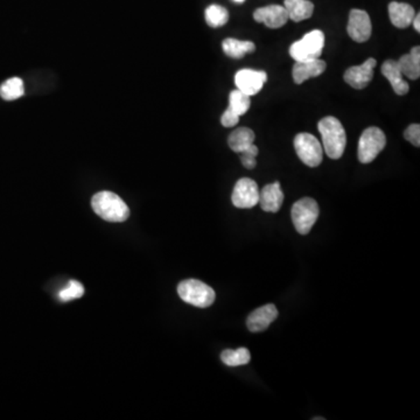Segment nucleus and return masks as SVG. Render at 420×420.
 <instances>
[{"label":"nucleus","instance_id":"1","mask_svg":"<svg viewBox=\"0 0 420 420\" xmlns=\"http://www.w3.org/2000/svg\"><path fill=\"white\" fill-rule=\"evenodd\" d=\"M318 128L326 154L330 159H340L347 145V135L344 125L337 118L328 116L319 121Z\"/></svg>","mask_w":420,"mask_h":420},{"label":"nucleus","instance_id":"2","mask_svg":"<svg viewBox=\"0 0 420 420\" xmlns=\"http://www.w3.org/2000/svg\"><path fill=\"white\" fill-rule=\"evenodd\" d=\"M94 212L108 222H124L130 216V210L117 194L112 192H99L92 196Z\"/></svg>","mask_w":420,"mask_h":420},{"label":"nucleus","instance_id":"3","mask_svg":"<svg viewBox=\"0 0 420 420\" xmlns=\"http://www.w3.org/2000/svg\"><path fill=\"white\" fill-rule=\"evenodd\" d=\"M325 47V34L322 31L314 30L307 33L289 47V55L296 62L320 59Z\"/></svg>","mask_w":420,"mask_h":420},{"label":"nucleus","instance_id":"4","mask_svg":"<svg viewBox=\"0 0 420 420\" xmlns=\"http://www.w3.org/2000/svg\"><path fill=\"white\" fill-rule=\"evenodd\" d=\"M178 294L185 303L200 308L212 306L215 301V291L196 279H187L178 286Z\"/></svg>","mask_w":420,"mask_h":420},{"label":"nucleus","instance_id":"5","mask_svg":"<svg viewBox=\"0 0 420 420\" xmlns=\"http://www.w3.org/2000/svg\"><path fill=\"white\" fill-rule=\"evenodd\" d=\"M387 145V138L380 128H368L362 133L358 140V160L362 164H370L376 159L377 156L383 151Z\"/></svg>","mask_w":420,"mask_h":420},{"label":"nucleus","instance_id":"6","mask_svg":"<svg viewBox=\"0 0 420 420\" xmlns=\"http://www.w3.org/2000/svg\"><path fill=\"white\" fill-rule=\"evenodd\" d=\"M320 209L315 200L311 198L300 199L293 205L291 210L292 222L300 235H307L311 231L318 219Z\"/></svg>","mask_w":420,"mask_h":420},{"label":"nucleus","instance_id":"7","mask_svg":"<svg viewBox=\"0 0 420 420\" xmlns=\"http://www.w3.org/2000/svg\"><path fill=\"white\" fill-rule=\"evenodd\" d=\"M294 149L300 160L308 167H318L324 159L322 145L311 133H299L294 138Z\"/></svg>","mask_w":420,"mask_h":420},{"label":"nucleus","instance_id":"8","mask_svg":"<svg viewBox=\"0 0 420 420\" xmlns=\"http://www.w3.org/2000/svg\"><path fill=\"white\" fill-rule=\"evenodd\" d=\"M231 201L236 208H253L260 201V188L255 181L249 178H242L235 185Z\"/></svg>","mask_w":420,"mask_h":420},{"label":"nucleus","instance_id":"9","mask_svg":"<svg viewBox=\"0 0 420 420\" xmlns=\"http://www.w3.org/2000/svg\"><path fill=\"white\" fill-rule=\"evenodd\" d=\"M371 20L366 11L363 10H351L348 22V35L356 42H366L371 37Z\"/></svg>","mask_w":420,"mask_h":420},{"label":"nucleus","instance_id":"10","mask_svg":"<svg viewBox=\"0 0 420 420\" xmlns=\"http://www.w3.org/2000/svg\"><path fill=\"white\" fill-rule=\"evenodd\" d=\"M267 81V74L263 70L242 69L235 76V83L238 90L249 96L258 94Z\"/></svg>","mask_w":420,"mask_h":420},{"label":"nucleus","instance_id":"11","mask_svg":"<svg viewBox=\"0 0 420 420\" xmlns=\"http://www.w3.org/2000/svg\"><path fill=\"white\" fill-rule=\"evenodd\" d=\"M376 60L370 58L361 66L351 67L344 73V81L354 89H364L371 82L373 69L376 68Z\"/></svg>","mask_w":420,"mask_h":420},{"label":"nucleus","instance_id":"12","mask_svg":"<svg viewBox=\"0 0 420 420\" xmlns=\"http://www.w3.org/2000/svg\"><path fill=\"white\" fill-rule=\"evenodd\" d=\"M253 19L274 30L286 25V22H289V15L284 6L269 5L265 8H257L256 11L253 12Z\"/></svg>","mask_w":420,"mask_h":420},{"label":"nucleus","instance_id":"13","mask_svg":"<svg viewBox=\"0 0 420 420\" xmlns=\"http://www.w3.org/2000/svg\"><path fill=\"white\" fill-rule=\"evenodd\" d=\"M278 318L277 307L272 303H267L257 308L249 315L246 326L249 330L252 333L263 332L269 328V326Z\"/></svg>","mask_w":420,"mask_h":420},{"label":"nucleus","instance_id":"14","mask_svg":"<svg viewBox=\"0 0 420 420\" xmlns=\"http://www.w3.org/2000/svg\"><path fill=\"white\" fill-rule=\"evenodd\" d=\"M284 202V193H283L280 183H274L267 185L260 192V207L264 212H278L282 208Z\"/></svg>","mask_w":420,"mask_h":420},{"label":"nucleus","instance_id":"15","mask_svg":"<svg viewBox=\"0 0 420 420\" xmlns=\"http://www.w3.org/2000/svg\"><path fill=\"white\" fill-rule=\"evenodd\" d=\"M326 67L327 65L325 61L320 59L296 62L293 66V80L296 84L303 83L310 78L320 76L322 73H325Z\"/></svg>","mask_w":420,"mask_h":420},{"label":"nucleus","instance_id":"16","mask_svg":"<svg viewBox=\"0 0 420 420\" xmlns=\"http://www.w3.org/2000/svg\"><path fill=\"white\" fill-rule=\"evenodd\" d=\"M380 72L384 77L391 83L394 92L399 96H404L409 92V83L404 80V75L399 70L397 61L395 60H387L382 65Z\"/></svg>","mask_w":420,"mask_h":420},{"label":"nucleus","instance_id":"17","mask_svg":"<svg viewBox=\"0 0 420 420\" xmlns=\"http://www.w3.org/2000/svg\"><path fill=\"white\" fill-rule=\"evenodd\" d=\"M389 15L392 25L397 28H408L412 24L416 11L411 5L392 1L389 5Z\"/></svg>","mask_w":420,"mask_h":420},{"label":"nucleus","instance_id":"18","mask_svg":"<svg viewBox=\"0 0 420 420\" xmlns=\"http://www.w3.org/2000/svg\"><path fill=\"white\" fill-rule=\"evenodd\" d=\"M284 8L289 15V19L294 22L311 18L314 12V5L310 0H285Z\"/></svg>","mask_w":420,"mask_h":420},{"label":"nucleus","instance_id":"19","mask_svg":"<svg viewBox=\"0 0 420 420\" xmlns=\"http://www.w3.org/2000/svg\"><path fill=\"white\" fill-rule=\"evenodd\" d=\"M399 70L410 80H418L420 76V48L413 47L409 54L403 55L397 61Z\"/></svg>","mask_w":420,"mask_h":420},{"label":"nucleus","instance_id":"20","mask_svg":"<svg viewBox=\"0 0 420 420\" xmlns=\"http://www.w3.org/2000/svg\"><path fill=\"white\" fill-rule=\"evenodd\" d=\"M255 142V132L249 128H238L231 132L228 139V144L231 150L236 153H242L251 146Z\"/></svg>","mask_w":420,"mask_h":420},{"label":"nucleus","instance_id":"21","mask_svg":"<svg viewBox=\"0 0 420 420\" xmlns=\"http://www.w3.org/2000/svg\"><path fill=\"white\" fill-rule=\"evenodd\" d=\"M223 51L233 59H242L244 55L256 51V46L251 41H241L228 37L223 41Z\"/></svg>","mask_w":420,"mask_h":420},{"label":"nucleus","instance_id":"22","mask_svg":"<svg viewBox=\"0 0 420 420\" xmlns=\"http://www.w3.org/2000/svg\"><path fill=\"white\" fill-rule=\"evenodd\" d=\"M221 360L228 367L245 366L251 360V355L246 348H238L235 351L227 349L221 354Z\"/></svg>","mask_w":420,"mask_h":420},{"label":"nucleus","instance_id":"23","mask_svg":"<svg viewBox=\"0 0 420 420\" xmlns=\"http://www.w3.org/2000/svg\"><path fill=\"white\" fill-rule=\"evenodd\" d=\"M251 106V101H250V96L246 95L244 92H242L241 90H234L230 92L229 96V108L231 112L237 115V116H243V115L248 112Z\"/></svg>","mask_w":420,"mask_h":420},{"label":"nucleus","instance_id":"24","mask_svg":"<svg viewBox=\"0 0 420 420\" xmlns=\"http://www.w3.org/2000/svg\"><path fill=\"white\" fill-rule=\"evenodd\" d=\"M24 95V82L19 77H12L1 84L0 96L5 101H15Z\"/></svg>","mask_w":420,"mask_h":420},{"label":"nucleus","instance_id":"25","mask_svg":"<svg viewBox=\"0 0 420 420\" xmlns=\"http://www.w3.org/2000/svg\"><path fill=\"white\" fill-rule=\"evenodd\" d=\"M229 20V12L227 8L219 6V5H210L205 10V22L210 27L217 28L224 26Z\"/></svg>","mask_w":420,"mask_h":420},{"label":"nucleus","instance_id":"26","mask_svg":"<svg viewBox=\"0 0 420 420\" xmlns=\"http://www.w3.org/2000/svg\"><path fill=\"white\" fill-rule=\"evenodd\" d=\"M84 294V287L81 283L76 280H70L69 284L66 289L60 291L59 298L61 301H72V300L78 299Z\"/></svg>","mask_w":420,"mask_h":420},{"label":"nucleus","instance_id":"27","mask_svg":"<svg viewBox=\"0 0 420 420\" xmlns=\"http://www.w3.org/2000/svg\"><path fill=\"white\" fill-rule=\"evenodd\" d=\"M404 138L409 140L413 146H420V126L419 124H411L404 132Z\"/></svg>","mask_w":420,"mask_h":420},{"label":"nucleus","instance_id":"28","mask_svg":"<svg viewBox=\"0 0 420 420\" xmlns=\"http://www.w3.org/2000/svg\"><path fill=\"white\" fill-rule=\"evenodd\" d=\"M238 121H240V116L231 112L229 109L226 110L221 117V123L224 128H233L235 125L238 124Z\"/></svg>","mask_w":420,"mask_h":420},{"label":"nucleus","instance_id":"29","mask_svg":"<svg viewBox=\"0 0 420 420\" xmlns=\"http://www.w3.org/2000/svg\"><path fill=\"white\" fill-rule=\"evenodd\" d=\"M241 160L243 166L245 168H248V169H253V168L256 167V157H253L251 154L243 152V153H241Z\"/></svg>","mask_w":420,"mask_h":420},{"label":"nucleus","instance_id":"30","mask_svg":"<svg viewBox=\"0 0 420 420\" xmlns=\"http://www.w3.org/2000/svg\"><path fill=\"white\" fill-rule=\"evenodd\" d=\"M412 24H413V27H414V30H416L417 32H418V33H419V32H420V15H419V13H418V15H414V18H413V20H412Z\"/></svg>","mask_w":420,"mask_h":420},{"label":"nucleus","instance_id":"31","mask_svg":"<svg viewBox=\"0 0 420 420\" xmlns=\"http://www.w3.org/2000/svg\"><path fill=\"white\" fill-rule=\"evenodd\" d=\"M235 3H238V4H242L244 0H234Z\"/></svg>","mask_w":420,"mask_h":420}]
</instances>
